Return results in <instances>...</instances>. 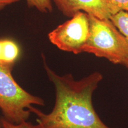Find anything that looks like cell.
I'll list each match as a JSON object with an SVG mask.
<instances>
[{
  "label": "cell",
  "instance_id": "cell-3",
  "mask_svg": "<svg viewBox=\"0 0 128 128\" xmlns=\"http://www.w3.org/2000/svg\"><path fill=\"white\" fill-rule=\"evenodd\" d=\"M12 70L0 65V108L5 119L18 124L28 120L33 105L44 106V102L21 87L12 76Z\"/></svg>",
  "mask_w": 128,
  "mask_h": 128
},
{
  "label": "cell",
  "instance_id": "cell-5",
  "mask_svg": "<svg viewBox=\"0 0 128 128\" xmlns=\"http://www.w3.org/2000/svg\"><path fill=\"white\" fill-rule=\"evenodd\" d=\"M64 16L72 17L84 12L100 19H110L112 14L107 0H52Z\"/></svg>",
  "mask_w": 128,
  "mask_h": 128
},
{
  "label": "cell",
  "instance_id": "cell-9",
  "mask_svg": "<svg viewBox=\"0 0 128 128\" xmlns=\"http://www.w3.org/2000/svg\"><path fill=\"white\" fill-rule=\"evenodd\" d=\"M112 16L121 11L128 12V0H107Z\"/></svg>",
  "mask_w": 128,
  "mask_h": 128
},
{
  "label": "cell",
  "instance_id": "cell-2",
  "mask_svg": "<svg viewBox=\"0 0 128 128\" xmlns=\"http://www.w3.org/2000/svg\"><path fill=\"white\" fill-rule=\"evenodd\" d=\"M90 34L83 52L125 66L128 62V42L110 19L88 14Z\"/></svg>",
  "mask_w": 128,
  "mask_h": 128
},
{
  "label": "cell",
  "instance_id": "cell-12",
  "mask_svg": "<svg viewBox=\"0 0 128 128\" xmlns=\"http://www.w3.org/2000/svg\"><path fill=\"white\" fill-rule=\"evenodd\" d=\"M125 66L126 67V68H127V69L128 70V63L126 64V65H125Z\"/></svg>",
  "mask_w": 128,
  "mask_h": 128
},
{
  "label": "cell",
  "instance_id": "cell-10",
  "mask_svg": "<svg viewBox=\"0 0 128 128\" xmlns=\"http://www.w3.org/2000/svg\"><path fill=\"white\" fill-rule=\"evenodd\" d=\"M1 124L3 128H34L33 124L28 122L27 121L17 124L10 122L4 118L1 119Z\"/></svg>",
  "mask_w": 128,
  "mask_h": 128
},
{
  "label": "cell",
  "instance_id": "cell-11",
  "mask_svg": "<svg viewBox=\"0 0 128 128\" xmlns=\"http://www.w3.org/2000/svg\"><path fill=\"white\" fill-rule=\"evenodd\" d=\"M20 0H0V12L10 5L16 3Z\"/></svg>",
  "mask_w": 128,
  "mask_h": 128
},
{
  "label": "cell",
  "instance_id": "cell-7",
  "mask_svg": "<svg viewBox=\"0 0 128 128\" xmlns=\"http://www.w3.org/2000/svg\"><path fill=\"white\" fill-rule=\"evenodd\" d=\"M110 20L128 42V12L121 11L112 16Z\"/></svg>",
  "mask_w": 128,
  "mask_h": 128
},
{
  "label": "cell",
  "instance_id": "cell-6",
  "mask_svg": "<svg viewBox=\"0 0 128 128\" xmlns=\"http://www.w3.org/2000/svg\"><path fill=\"white\" fill-rule=\"evenodd\" d=\"M20 55V48L16 42L0 39V65L13 68Z\"/></svg>",
  "mask_w": 128,
  "mask_h": 128
},
{
  "label": "cell",
  "instance_id": "cell-4",
  "mask_svg": "<svg viewBox=\"0 0 128 128\" xmlns=\"http://www.w3.org/2000/svg\"><path fill=\"white\" fill-rule=\"evenodd\" d=\"M89 34L88 14L79 12L49 33L48 37L50 42L60 50L77 55L83 52Z\"/></svg>",
  "mask_w": 128,
  "mask_h": 128
},
{
  "label": "cell",
  "instance_id": "cell-1",
  "mask_svg": "<svg viewBox=\"0 0 128 128\" xmlns=\"http://www.w3.org/2000/svg\"><path fill=\"white\" fill-rule=\"evenodd\" d=\"M44 67L55 87V104L49 114L33 106L30 108V112L38 116L34 128H113L102 120L92 104V95L103 79L102 74L94 72L76 80L70 74L58 75L45 60Z\"/></svg>",
  "mask_w": 128,
  "mask_h": 128
},
{
  "label": "cell",
  "instance_id": "cell-13",
  "mask_svg": "<svg viewBox=\"0 0 128 128\" xmlns=\"http://www.w3.org/2000/svg\"><path fill=\"white\" fill-rule=\"evenodd\" d=\"M0 128H1V126H0Z\"/></svg>",
  "mask_w": 128,
  "mask_h": 128
},
{
  "label": "cell",
  "instance_id": "cell-8",
  "mask_svg": "<svg viewBox=\"0 0 128 128\" xmlns=\"http://www.w3.org/2000/svg\"><path fill=\"white\" fill-rule=\"evenodd\" d=\"M28 7L35 8L44 13L51 12L53 10L52 0H26Z\"/></svg>",
  "mask_w": 128,
  "mask_h": 128
}]
</instances>
